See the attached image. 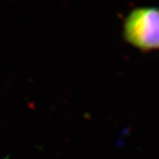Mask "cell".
<instances>
[{
    "label": "cell",
    "instance_id": "1",
    "mask_svg": "<svg viewBox=\"0 0 159 159\" xmlns=\"http://www.w3.org/2000/svg\"><path fill=\"white\" fill-rule=\"evenodd\" d=\"M125 41L142 52L159 50V8L136 7L123 23Z\"/></svg>",
    "mask_w": 159,
    "mask_h": 159
}]
</instances>
